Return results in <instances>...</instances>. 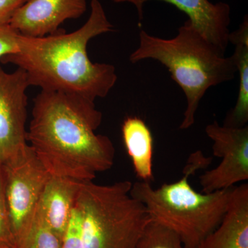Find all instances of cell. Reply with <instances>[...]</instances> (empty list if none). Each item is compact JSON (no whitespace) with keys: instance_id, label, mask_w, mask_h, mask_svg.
Masks as SVG:
<instances>
[{"instance_id":"obj_1","label":"cell","mask_w":248,"mask_h":248,"mask_svg":"<svg viewBox=\"0 0 248 248\" xmlns=\"http://www.w3.org/2000/svg\"><path fill=\"white\" fill-rule=\"evenodd\" d=\"M102 117L88 98L41 91L33 99L27 141L50 175L93 181L115 159L112 141L95 133Z\"/></svg>"},{"instance_id":"obj_2","label":"cell","mask_w":248,"mask_h":248,"mask_svg":"<svg viewBox=\"0 0 248 248\" xmlns=\"http://www.w3.org/2000/svg\"><path fill=\"white\" fill-rule=\"evenodd\" d=\"M91 15L84 25L66 33L61 29L42 37L20 35L16 53L1 59L27 74L30 86L42 91L69 93L92 101L107 97L117 82L113 65L93 63L87 53L90 41L113 31L99 0H91Z\"/></svg>"},{"instance_id":"obj_3","label":"cell","mask_w":248,"mask_h":248,"mask_svg":"<svg viewBox=\"0 0 248 248\" xmlns=\"http://www.w3.org/2000/svg\"><path fill=\"white\" fill-rule=\"evenodd\" d=\"M145 60H155L166 66L185 94L187 107L180 130H187L195 124L197 109L206 91L231 81L236 73L232 57L225 56L188 19L171 39L140 31L138 47L129 60L136 63Z\"/></svg>"},{"instance_id":"obj_4","label":"cell","mask_w":248,"mask_h":248,"mask_svg":"<svg viewBox=\"0 0 248 248\" xmlns=\"http://www.w3.org/2000/svg\"><path fill=\"white\" fill-rule=\"evenodd\" d=\"M211 163L201 151L191 155L177 182L154 189L151 184L135 182L130 194L141 202L150 218L175 232L184 248H198L218 226L226 213L231 188L203 193L194 190L188 178Z\"/></svg>"},{"instance_id":"obj_5","label":"cell","mask_w":248,"mask_h":248,"mask_svg":"<svg viewBox=\"0 0 248 248\" xmlns=\"http://www.w3.org/2000/svg\"><path fill=\"white\" fill-rule=\"evenodd\" d=\"M132 186L129 181L80 183L75 205L81 217L84 248H135L151 218L130 194Z\"/></svg>"},{"instance_id":"obj_6","label":"cell","mask_w":248,"mask_h":248,"mask_svg":"<svg viewBox=\"0 0 248 248\" xmlns=\"http://www.w3.org/2000/svg\"><path fill=\"white\" fill-rule=\"evenodd\" d=\"M1 168L15 247L20 248L33 224L39 201L50 174L29 145L1 162Z\"/></svg>"},{"instance_id":"obj_7","label":"cell","mask_w":248,"mask_h":248,"mask_svg":"<svg viewBox=\"0 0 248 248\" xmlns=\"http://www.w3.org/2000/svg\"><path fill=\"white\" fill-rule=\"evenodd\" d=\"M205 133L213 141V155L220 164L200 177L203 193L234 187L248 179V126L221 125L217 122L205 127Z\"/></svg>"},{"instance_id":"obj_8","label":"cell","mask_w":248,"mask_h":248,"mask_svg":"<svg viewBox=\"0 0 248 248\" xmlns=\"http://www.w3.org/2000/svg\"><path fill=\"white\" fill-rule=\"evenodd\" d=\"M29 80L21 68L6 73L0 67V161L28 146L27 91Z\"/></svg>"},{"instance_id":"obj_9","label":"cell","mask_w":248,"mask_h":248,"mask_svg":"<svg viewBox=\"0 0 248 248\" xmlns=\"http://www.w3.org/2000/svg\"><path fill=\"white\" fill-rule=\"evenodd\" d=\"M87 9V0H27L10 25L24 37H42L60 31L68 19H78Z\"/></svg>"},{"instance_id":"obj_10","label":"cell","mask_w":248,"mask_h":248,"mask_svg":"<svg viewBox=\"0 0 248 248\" xmlns=\"http://www.w3.org/2000/svg\"><path fill=\"white\" fill-rule=\"evenodd\" d=\"M115 3H130L136 7L139 18L143 17V6L150 1L169 3L185 13L194 27L209 42L226 53L231 33V9L227 3L209 0H111Z\"/></svg>"},{"instance_id":"obj_11","label":"cell","mask_w":248,"mask_h":248,"mask_svg":"<svg viewBox=\"0 0 248 248\" xmlns=\"http://www.w3.org/2000/svg\"><path fill=\"white\" fill-rule=\"evenodd\" d=\"M198 248H248L247 183L233 187L224 216Z\"/></svg>"},{"instance_id":"obj_12","label":"cell","mask_w":248,"mask_h":248,"mask_svg":"<svg viewBox=\"0 0 248 248\" xmlns=\"http://www.w3.org/2000/svg\"><path fill=\"white\" fill-rule=\"evenodd\" d=\"M81 182L50 175L39 201L35 214L61 239L71 218Z\"/></svg>"},{"instance_id":"obj_13","label":"cell","mask_w":248,"mask_h":248,"mask_svg":"<svg viewBox=\"0 0 248 248\" xmlns=\"http://www.w3.org/2000/svg\"><path fill=\"white\" fill-rule=\"evenodd\" d=\"M122 136L134 170L141 182L151 184L153 175V138L148 125L138 117H129L122 125Z\"/></svg>"},{"instance_id":"obj_14","label":"cell","mask_w":248,"mask_h":248,"mask_svg":"<svg viewBox=\"0 0 248 248\" xmlns=\"http://www.w3.org/2000/svg\"><path fill=\"white\" fill-rule=\"evenodd\" d=\"M229 43L234 46L232 55L239 73V86L237 100L234 107L226 115L224 124L226 126L244 127L248 122V17L244 20L236 31L231 32Z\"/></svg>"},{"instance_id":"obj_15","label":"cell","mask_w":248,"mask_h":248,"mask_svg":"<svg viewBox=\"0 0 248 248\" xmlns=\"http://www.w3.org/2000/svg\"><path fill=\"white\" fill-rule=\"evenodd\" d=\"M135 248H184L179 235L159 222L150 219Z\"/></svg>"},{"instance_id":"obj_16","label":"cell","mask_w":248,"mask_h":248,"mask_svg":"<svg viewBox=\"0 0 248 248\" xmlns=\"http://www.w3.org/2000/svg\"><path fill=\"white\" fill-rule=\"evenodd\" d=\"M20 248H62V239L35 214L32 228Z\"/></svg>"},{"instance_id":"obj_17","label":"cell","mask_w":248,"mask_h":248,"mask_svg":"<svg viewBox=\"0 0 248 248\" xmlns=\"http://www.w3.org/2000/svg\"><path fill=\"white\" fill-rule=\"evenodd\" d=\"M62 248H84L81 217L76 205L64 234L62 236Z\"/></svg>"},{"instance_id":"obj_18","label":"cell","mask_w":248,"mask_h":248,"mask_svg":"<svg viewBox=\"0 0 248 248\" xmlns=\"http://www.w3.org/2000/svg\"><path fill=\"white\" fill-rule=\"evenodd\" d=\"M0 244L14 246L15 242L10 222L9 210L5 197L2 168L0 161Z\"/></svg>"},{"instance_id":"obj_19","label":"cell","mask_w":248,"mask_h":248,"mask_svg":"<svg viewBox=\"0 0 248 248\" xmlns=\"http://www.w3.org/2000/svg\"><path fill=\"white\" fill-rule=\"evenodd\" d=\"M20 34L10 24L0 25V60L18 50Z\"/></svg>"},{"instance_id":"obj_20","label":"cell","mask_w":248,"mask_h":248,"mask_svg":"<svg viewBox=\"0 0 248 248\" xmlns=\"http://www.w3.org/2000/svg\"><path fill=\"white\" fill-rule=\"evenodd\" d=\"M27 0H0V25L9 24L16 11Z\"/></svg>"},{"instance_id":"obj_21","label":"cell","mask_w":248,"mask_h":248,"mask_svg":"<svg viewBox=\"0 0 248 248\" xmlns=\"http://www.w3.org/2000/svg\"><path fill=\"white\" fill-rule=\"evenodd\" d=\"M0 248H15L14 246H9V245L0 244Z\"/></svg>"}]
</instances>
